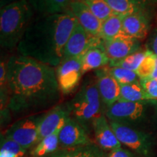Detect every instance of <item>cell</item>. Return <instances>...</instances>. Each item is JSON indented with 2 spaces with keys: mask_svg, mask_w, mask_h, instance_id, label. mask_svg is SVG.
I'll return each instance as SVG.
<instances>
[{
  "mask_svg": "<svg viewBox=\"0 0 157 157\" xmlns=\"http://www.w3.org/2000/svg\"><path fill=\"white\" fill-rule=\"evenodd\" d=\"M8 109L15 116L54 107L60 98L56 68L14 55L7 62Z\"/></svg>",
  "mask_w": 157,
  "mask_h": 157,
  "instance_id": "obj_1",
  "label": "cell"
},
{
  "mask_svg": "<svg viewBox=\"0 0 157 157\" xmlns=\"http://www.w3.org/2000/svg\"><path fill=\"white\" fill-rule=\"evenodd\" d=\"M77 23L69 10L58 14L36 15L17 45V54L57 68L63 58L66 42Z\"/></svg>",
  "mask_w": 157,
  "mask_h": 157,
  "instance_id": "obj_2",
  "label": "cell"
},
{
  "mask_svg": "<svg viewBox=\"0 0 157 157\" xmlns=\"http://www.w3.org/2000/svg\"><path fill=\"white\" fill-rule=\"evenodd\" d=\"M28 0H18L2 7L0 10V44L2 48H17L29 23L35 16Z\"/></svg>",
  "mask_w": 157,
  "mask_h": 157,
  "instance_id": "obj_3",
  "label": "cell"
},
{
  "mask_svg": "<svg viewBox=\"0 0 157 157\" xmlns=\"http://www.w3.org/2000/svg\"><path fill=\"white\" fill-rule=\"evenodd\" d=\"M71 117L89 131L93 121L103 114V101L98 88L95 76L85 78L81 87L73 99L69 101Z\"/></svg>",
  "mask_w": 157,
  "mask_h": 157,
  "instance_id": "obj_4",
  "label": "cell"
},
{
  "mask_svg": "<svg viewBox=\"0 0 157 157\" xmlns=\"http://www.w3.org/2000/svg\"><path fill=\"white\" fill-rule=\"evenodd\" d=\"M157 110V101L150 100L139 102L117 101L105 110L109 121L120 123L139 129L150 121Z\"/></svg>",
  "mask_w": 157,
  "mask_h": 157,
  "instance_id": "obj_5",
  "label": "cell"
},
{
  "mask_svg": "<svg viewBox=\"0 0 157 157\" xmlns=\"http://www.w3.org/2000/svg\"><path fill=\"white\" fill-rule=\"evenodd\" d=\"M109 123L121 144L142 156L152 157L153 140L148 134L120 123L111 121Z\"/></svg>",
  "mask_w": 157,
  "mask_h": 157,
  "instance_id": "obj_6",
  "label": "cell"
},
{
  "mask_svg": "<svg viewBox=\"0 0 157 157\" xmlns=\"http://www.w3.org/2000/svg\"><path fill=\"white\" fill-rule=\"evenodd\" d=\"M43 114L32 115L23 118L13 124L5 135L28 150L36 145L39 124Z\"/></svg>",
  "mask_w": 157,
  "mask_h": 157,
  "instance_id": "obj_7",
  "label": "cell"
},
{
  "mask_svg": "<svg viewBox=\"0 0 157 157\" xmlns=\"http://www.w3.org/2000/svg\"><path fill=\"white\" fill-rule=\"evenodd\" d=\"M82 56L63 60L56 68V75L60 92L68 95L78 87L82 74Z\"/></svg>",
  "mask_w": 157,
  "mask_h": 157,
  "instance_id": "obj_8",
  "label": "cell"
},
{
  "mask_svg": "<svg viewBox=\"0 0 157 157\" xmlns=\"http://www.w3.org/2000/svg\"><path fill=\"white\" fill-rule=\"evenodd\" d=\"M71 116V109L69 102L58 104L44 113L39 124L36 145L44 137L60 132Z\"/></svg>",
  "mask_w": 157,
  "mask_h": 157,
  "instance_id": "obj_9",
  "label": "cell"
},
{
  "mask_svg": "<svg viewBox=\"0 0 157 157\" xmlns=\"http://www.w3.org/2000/svg\"><path fill=\"white\" fill-rule=\"evenodd\" d=\"M95 143L89 131L71 116L59 132V148H71Z\"/></svg>",
  "mask_w": 157,
  "mask_h": 157,
  "instance_id": "obj_10",
  "label": "cell"
},
{
  "mask_svg": "<svg viewBox=\"0 0 157 157\" xmlns=\"http://www.w3.org/2000/svg\"><path fill=\"white\" fill-rule=\"evenodd\" d=\"M103 42V40L101 37L90 34L78 23L65 46L62 61L69 58L82 56L90 47L101 44Z\"/></svg>",
  "mask_w": 157,
  "mask_h": 157,
  "instance_id": "obj_11",
  "label": "cell"
},
{
  "mask_svg": "<svg viewBox=\"0 0 157 157\" xmlns=\"http://www.w3.org/2000/svg\"><path fill=\"white\" fill-rule=\"evenodd\" d=\"M94 74L97 79L98 88L101 100L107 109L119 100L120 84L110 74L107 67L96 70Z\"/></svg>",
  "mask_w": 157,
  "mask_h": 157,
  "instance_id": "obj_12",
  "label": "cell"
},
{
  "mask_svg": "<svg viewBox=\"0 0 157 157\" xmlns=\"http://www.w3.org/2000/svg\"><path fill=\"white\" fill-rule=\"evenodd\" d=\"M104 48L110 62L116 61L138 51L140 43L138 39L124 34L111 40L104 42Z\"/></svg>",
  "mask_w": 157,
  "mask_h": 157,
  "instance_id": "obj_13",
  "label": "cell"
},
{
  "mask_svg": "<svg viewBox=\"0 0 157 157\" xmlns=\"http://www.w3.org/2000/svg\"><path fill=\"white\" fill-rule=\"evenodd\" d=\"M97 145L103 150H111L121 147V143L111 128L109 119L102 114L96 118L92 124Z\"/></svg>",
  "mask_w": 157,
  "mask_h": 157,
  "instance_id": "obj_14",
  "label": "cell"
},
{
  "mask_svg": "<svg viewBox=\"0 0 157 157\" xmlns=\"http://www.w3.org/2000/svg\"><path fill=\"white\" fill-rule=\"evenodd\" d=\"M68 10L87 33L94 36L101 37L102 22L84 3L71 0Z\"/></svg>",
  "mask_w": 157,
  "mask_h": 157,
  "instance_id": "obj_15",
  "label": "cell"
},
{
  "mask_svg": "<svg viewBox=\"0 0 157 157\" xmlns=\"http://www.w3.org/2000/svg\"><path fill=\"white\" fill-rule=\"evenodd\" d=\"M82 74L92 70H98L109 65L110 59L104 48V41L101 44L90 47L82 55Z\"/></svg>",
  "mask_w": 157,
  "mask_h": 157,
  "instance_id": "obj_16",
  "label": "cell"
},
{
  "mask_svg": "<svg viewBox=\"0 0 157 157\" xmlns=\"http://www.w3.org/2000/svg\"><path fill=\"white\" fill-rule=\"evenodd\" d=\"M123 32L132 38L144 39L148 34L149 23L144 12H139L124 16L122 23Z\"/></svg>",
  "mask_w": 157,
  "mask_h": 157,
  "instance_id": "obj_17",
  "label": "cell"
},
{
  "mask_svg": "<svg viewBox=\"0 0 157 157\" xmlns=\"http://www.w3.org/2000/svg\"><path fill=\"white\" fill-rule=\"evenodd\" d=\"M44 157H108L105 151L95 143L71 148H58Z\"/></svg>",
  "mask_w": 157,
  "mask_h": 157,
  "instance_id": "obj_18",
  "label": "cell"
},
{
  "mask_svg": "<svg viewBox=\"0 0 157 157\" xmlns=\"http://www.w3.org/2000/svg\"><path fill=\"white\" fill-rule=\"evenodd\" d=\"M36 15H53L68 11L71 0H28Z\"/></svg>",
  "mask_w": 157,
  "mask_h": 157,
  "instance_id": "obj_19",
  "label": "cell"
},
{
  "mask_svg": "<svg viewBox=\"0 0 157 157\" xmlns=\"http://www.w3.org/2000/svg\"><path fill=\"white\" fill-rule=\"evenodd\" d=\"M124 16L118 14H113L109 18L103 21L101 25V38L104 42L109 41L116 37L124 34L122 23Z\"/></svg>",
  "mask_w": 157,
  "mask_h": 157,
  "instance_id": "obj_20",
  "label": "cell"
},
{
  "mask_svg": "<svg viewBox=\"0 0 157 157\" xmlns=\"http://www.w3.org/2000/svg\"><path fill=\"white\" fill-rule=\"evenodd\" d=\"M116 14L126 15L139 12H144V0H106Z\"/></svg>",
  "mask_w": 157,
  "mask_h": 157,
  "instance_id": "obj_21",
  "label": "cell"
},
{
  "mask_svg": "<svg viewBox=\"0 0 157 157\" xmlns=\"http://www.w3.org/2000/svg\"><path fill=\"white\" fill-rule=\"evenodd\" d=\"M140 83V81L130 84H120V97L118 101L139 102L150 101Z\"/></svg>",
  "mask_w": 157,
  "mask_h": 157,
  "instance_id": "obj_22",
  "label": "cell"
},
{
  "mask_svg": "<svg viewBox=\"0 0 157 157\" xmlns=\"http://www.w3.org/2000/svg\"><path fill=\"white\" fill-rule=\"evenodd\" d=\"M59 148V132L44 137L36 145L31 151L34 157H44L48 156Z\"/></svg>",
  "mask_w": 157,
  "mask_h": 157,
  "instance_id": "obj_23",
  "label": "cell"
},
{
  "mask_svg": "<svg viewBox=\"0 0 157 157\" xmlns=\"http://www.w3.org/2000/svg\"><path fill=\"white\" fill-rule=\"evenodd\" d=\"M84 3L101 22L109 18L115 13L110 7L106 0H76Z\"/></svg>",
  "mask_w": 157,
  "mask_h": 157,
  "instance_id": "obj_24",
  "label": "cell"
},
{
  "mask_svg": "<svg viewBox=\"0 0 157 157\" xmlns=\"http://www.w3.org/2000/svg\"><path fill=\"white\" fill-rule=\"evenodd\" d=\"M146 51L138 50L121 60L111 61L109 63V67L123 68L136 72L146 56Z\"/></svg>",
  "mask_w": 157,
  "mask_h": 157,
  "instance_id": "obj_25",
  "label": "cell"
},
{
  "mask_svg": "<svg viewBox=\"0 0 157 157\" xmlns=\"http://www.w3.org/2000/svg\"><path fill=\"white\" fill-rule=\"evenodd\" d=\"M26 151L15 141L5 135H2L0 157H22Z\"/></svg>",
  "mask_w": 157,
  "mask_h": 157,
  "instance_id": "obj_26",
  "label": "cell"
},
{
  "mask_svg": "<svg viewBox=\"0 0 157 157\" xmlns=\"http://www.w3.org/2000/svg\"><path fill=\"white\" fill-rule=\"evenodd\" d=\"M156 61L157 56L151 50H147L146 56L136 71V73L140 78L151 77L156 68Z\"/></svg>",
  "mask_w": 157,
  "mask_h": 157,
  "instance_id": "obj_27",
  "label": "cell"
},
{
  "mask_svg": "<svg viewBox=\"0 0 157 157\" xmlns=\"http://www.w3.org/2000/svg\"><path fill=\"white\" fill-rule=\"evenodd\" d=\"M110 74L112 75L119 84H130L140 81V77L133 71L119 67H109Z\"/></svg>",
  "mask_w": 157,
  "mask_h": 157,
  "instance_id": "obj_28",
  "label": "cell"
},
{
  "mask_svg": "<svg viewBox=\"0 0 157 157\" xmlns=\"http://www.w3.org/2000/svg\"><path fill=\"white\" fill-rule=\"evenodd\" d=\"M140 83L151 100L157 101V80L152 77L140 78Z\"/></svg>",
  "mask_w": 157,
  "mask_h": 157,
  "instance_id": "obj_29",
  "label": "cell"
},
{
  "mask_svg": "<svg viewBox=\"0 0 157 157\" xmlns=\"http://www.w3.org/2000/svg\"><path fill=\"white\" fill-rule=\"evenodd\" d=\"M108 157H133V156L129 151L120 147L111 151V152L108 155Z\"/></svg>",
  "mask_w": 157,
  "mask_h": 157,
  "instance_id": "obj_30",
  "label": "cell"
},
{
  "mask_svg": "<svg viewBox=\"0 0 157 157\" xmlns=\"http://www.w3.org/2000/svg\"><path fill=\"white\" fill-rule=\"evenodd\" d=\"M151 50L157 56V30L155 31L154 36L151 38L150 43Z\"/></svg>",
  "mask_w": 157,
  "mask_h": 157,
  "instance_id": "obj_31",
  "label": "cell"
},
{
  "mask_svg": "<svg viewBox=\"0 0 157 157\" xmlns=\"http://www.w3.org/2000/svg\"><path fill=\"white\" fill-rule=\"evenodd\" d=\"M18 1V0H0V6L2 7H5V6L9 5V4L14 2Z\"/></svg>",
  "mask_w": 157,
  "mask_h": 157,
  "instance_id": "obj_32",
  "label": "cell"
},
{
  "mask_svg": "<svg viewBox=\"0 0 157 157\" xmlns=\"http://www.w3.org/2000/svg\"><path fill=\"white\" fill-rule=\"evenodd\" d=\"M152 78H155V79L157 80V61H156V68H155V70L154 71V73L152 74Z\"/></svg>",
  "mask_w": 157,
  "mask_h": 157,
  "instance_id": "obj_33",
  "label": "cell"
},
{
  "mask_svg": "<svg viewBox=\"0 0 157 157\" xmlns=\"http://www.w3.org/2000/svg\"><path fill=\"white\" fill-rule=\"evenodd\" d=\"M152 1H154V2H157V0H152Z\"/></svg>",
  "mask_w": 157,
  "mask_h": 157,
  "instance_id": "obj_34",
  "label": "cell"
}]
</instances>
